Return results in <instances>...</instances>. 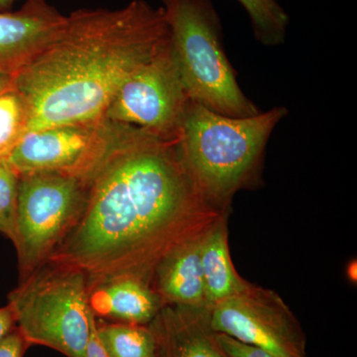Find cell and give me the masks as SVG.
Listing matches in <instances>:
<instances>
[{"label": "cell", "mask_w": 357, "mask_h": 357, "mask_svg": "<svg viewBox=\"0 0 357 357\" xmlns=\"http://www.w3.org/2000/svg\"><path fill=\"white\" fill-rule=\"evenodd\" d=\"M225 213L197 189L176 140L142 130L98 169L81 215L48 260L83 270L89 286L119 277L152 286L159 262Z\"/></svg>", "instance_id": "obj_1"}, {"label": "cell", "mask_w": 357, "mask_h": 357, "mask_svg": "<svg viewBox=\"0 0 357 357\" xmlns=\"http://www.w3.org/2000/svg\"><path fill=\"white\" fill-rule=\"evenodd\" d=\"M169 42L163 8L145 0L70 13L57 36L13 77L27 105L25 134L105 116L122 84Z\"/></svg>", "instance_id": "obj_2"}, {"label": "cell", "mask_w": 357, "mask_h": 357, "mask_svg": "<svg viewBox=\"0 0 357 357\" xmlns=\"http://www.w3.org/2000/svg\"><path fill=\"white\" fill-rule=\"evenodd\" d=\"M287 114L286 107H277L253 116L229 117L190 100L176 145L211 206L227 211L237 192L258 182L270 136Z\"/></svg>", "instance_id": "obj_3"}, {"label": "cell", "mask_w": 357, "mask_h": 357, "mask_svg": "<svg viewBox=\"0 0 357 357\" xmlns=\"http://www.w3.org/2000/svg\"><path fill=\"white\" fill-rule=\"evenodd\" d=\"M171 47L190 100L215 114L248 117L261 110L237 83L211 0H161Z\"/></svg>", "instance_id": "obj_4"}, {"label": "cell", "mask_w": 357, "mask_h": 357, "mask_svg": "<svg viewBox=\"0 0 357 357\" xmlns=\"http://www.w3.org/2000/svg\"><path fill=\"white\" fill-rule=\"evenodd\" d=\"M27 344L67 357H86L91 311L83 270L48 260L9 293L8 304Z\"/></svg>", "instance_id": "obj_5"}, {"label": "cell", "mask_w": 357, "mask_h": 357, "mask_svg": "<svg viewBox=\"0 0 357 357\" xmlns=\"http://www.w3.org/2000/svg\"><path fill=\"white\" fill-rule=\"evenodd\" d=\"M91 181L55 172L20 176L13 241L20 280L49 259L88 199Z\"/></svg>", "instance_id": "obj_6"}, {"label": "cell", "mask_w": 357, "mask_h": 357, "mask_svg": "<svg viewBox=\"0 0 357 357\" xmlns=\"http://www.w3.org/2000/svg\"><path fill=\"white\" fill-rule=\"evenodd\" d=\"M142 128L100 117L28 132L6 159L18 176L55 172L93 180L115 150Z\"/></svg>", "instance_id": "obj_7"}, {"label": "cell", "mask_w": 357, "mask_h": 357, "mask_svg": "<svg viewBox=\"0 0 357 357\" xmlns=\"http://www.w3.org/2000/svg\"><path fill=\"white\" fill-rule=\"evenodd\" d=\"M189 102L170 41L122 84L105 117L176 140Z\"/></svg>", "instance_id": "obj_8"}, {"label": "cell", "mask_w": 357, "mask_h": 357, "mask_svg": "<svg viewBox=\"0 0 357 357\" xmlns=\"http://www.w3.org/2000/svg\"><path fill=\"white\" fill-rule=\"evenodd\" d=\"M217 333L279 357H306V335L290 307L274 291L249 284L238 295L208 309Z\"/></svg>", "instance_id": "obj_9"}, {"label": "cell", "mask_w": 357, "mask_h": 357, "mask_svg": "<svg viewBox=\"0 0 357 357\" xmlns=\"http://www.w3.org/2000/svg\"><path fill=\"white\" fill-rule=\"evenodd\" d=\"M67 16L45 0L0 13V76L14 77L61 32Z\"/></svg>", "instance_id": "obj_10"}, {"label": "cell", "mask_w": 357, "mask_h": 357, "mask_svg": "<svg viewBox=\"0 0 357 357\" xmlns=\"http://www.w3.org/2000/svg\"><path fill=\"white\" fill-rule=\"evenodd\" d=\"M159 357H229L208 323V309L165 305L149 324Z\"/></svg>", "instance_id": "obj_11"}, {"label": "cell", "mask_w": 357, "mask_h": 357, "mask_svg": "<svg viewBox=\"0 0 357 357\" xmlns=\"http://www.w3.org/2000/svg\"><path fill=\"white\" fill-rule=\"evenodd\" d=\"M204 232L178 244L157 265L152 287L164 306L208 309L201 262Z\"/></svg>", "instance_id": "obj_12"}, {"label": "cell", "mask_w": 357, "mask_h": 357, "mask_svg": "<svg viewBox=\"0 0 357 357\" xmlns=\"http://www.w3.org/2000/svg\"><path fill=\"white\" fill-rule=\"evenodd\" d=\"M164 304L147 282L119 277L89 286V307L96 317L117 323L149 325Z\"/></svg>", "instance_id": "obj_13"}, {"label": "cell", "mask_w": 357, "mask_h": 357, "mask_svg": "<svg viewBox=\"0 0 357 357\" xmlns=\"http://www.w3.org/2000/svg\"><path fill=\"white\" fill-rule=\"evenodd\" d=\"M227 222V213L220 215L206 229L202 241V270L208 309L244 292L250 284L237 273L232 263Z\"/></svg>", "instance_id": "obj_14"}, {"label": "cell", "mask_w": 357, "mask_h": 357, "mask_svg": "<svg viewBox=\"0 0 357 357\" xmlns=\"http://www.w3.org/2000/svg\"><path fill=\"white\" fill-rule=\"evenodd\" d=\"M96 331L109 357H159L156 337L149 325L96 321Z\"/></svg>", "instance_id": "obj_15"}, {"label": "cell", "mask_w": 357, "mask_h": 357, "mask_svg": "<svg viewBox=\"0 0 357 357\" xmlns=\"http://www.w3.org/2000/svg\"><path fill=\"white\" fill-rule=\"evenodd\" d=\"M250 20L256 40L266 47L284 43L290 18L278 0H238Z\"/></svg>", "instance_id": "obj_16"}, {"label": "cell", "mask_w": 357, "mask_h": 357, "mask_svg": "<svg viewBox=\"0 0 357 357\" xmlns=\"http://www.w3.org/2000/svg\"><path fill=\"white\" fill-rule=\"evenodd\" d=\"M28 109L23 96L11 84L0 91V158L17 144L25 134Z\"/></svg>", "instance_id": "obj_17"}, {"label": "cell", "mask_w": 357, "mask_h": 357, "mask_svg": "<svg viewBox=\"0 0 357 357\" xmlns=\"http://www.w3.org/2000/svg\"><path fill=\"white\" fill-rule=\"evenodd\" d=\"M20 176L4 158H0V232L13 241Z\"/></svg>", "instance_id": "obj_18"}, {"label": "cell", "mask_w": 357, "mask_h": 357, "mask_svg": "<svg viewBox=\"0 0 357 357\" xmlns=\"http://www.w3.org/2000/svg\"><path fill=\"white\" fill-rule=\"evenodd\" d=\"M218 337L222 349L229 357H279L258 347L238 342L229 335L218 333Z\"/></svg>", "instance_id": "obj_19"}, {"label": "cell", "mask_w": 357, "mask_h": 357, "mask_svg": "<svg viewBox=\"0 0 357 357\" xmlns=\"http://www.w3.org/2000/svg\"><path fill=\"white\" fill-rule=\"evenodd\" d=\"M30 345L17 328L0 342V357H23Z\"/></svg>", "instance_id": "obj_20"}, {"label": "cell", "mask_w": 357, "mask_h": 357, "mask_svg": "<svg viewBox=\"0 0 357 357\" xmlns=\"http://www.w3.org/2000/svg\"><path fill=\"white\" fill-rule=\"evenodd\" d=\"M86 357H109L107 349L103 347L102 340L98 337L96 331V317L91 314V325H89V337L86 344Z\"/></svg>", "instance_id": "obj_21"}, {"label": "cell", "mask_w": 357, "mask_h": 357, "mask_svg": "<svg viewBox=\"0 0 357 357\" xmlns=\"http://www.w3.org/2000/svg\"><path fill=\"white\" fill-rule=\"evenodd\" d=\"M15 319L8 306L0 307V342L15 330Z\"/></svg>", "instance_id": "obj_22"}, {"label": "cell", "mask_w": 357, "mask_h": 357, "mask_svg": "<svg viewBox=\"0 0 357 357\" xmlns=\"http://www.w3.org/2000/svg\"><path fill=\"white\" fill-rule=\"evenodd\" d=\"M356 262L352 261L351 264L349 265V267H347V275H349V279H351L352 282L356 281Z\"/></svg>", "instance_id": "obj_23"}, {"label": "cell", "mask_w": 357, "mask_h": 357, "mask_svg": "<svg viewBox=\"0 0 357 357\" xmlns=\"http://www.w3.org/2000/svg\"><path fill=\"white\" fill-rule=\"evenodd\" d=\"M13 77L10 76H0V91L6 89L9 84L13 82Z\"/></svg>", "instance_id": "obj_24"}, {"label": "cell", "mask_w": 357, "mask_h": 357, "mask_svg": "<svg viewBox=\"0 0 357 357\" xmlns=\"http://www.w3.org/2000/svg\"><path fill=\"white\" fill-rule=\"evenodd\" d=\"M16 1L18 0H0V10L11 8ZM26 1H32V0H26Z\"/></svg>", "instance_id": "obj_25"}]
</instances>
